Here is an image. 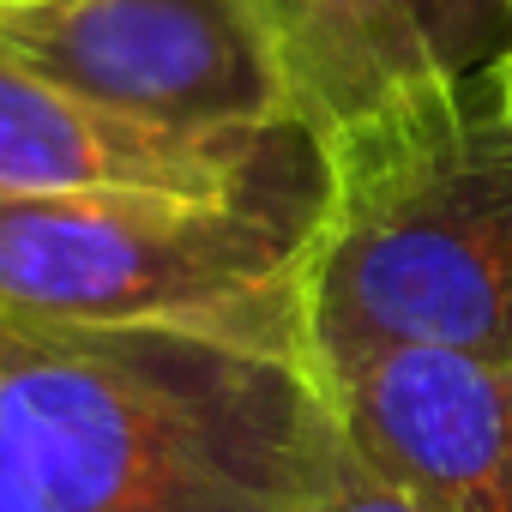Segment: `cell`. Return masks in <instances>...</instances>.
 <instances>
[{
	"label": "cell",
	"instance_id": "cell-1",
	"mask_svg": "<svg viewBox=\"0 0 512 512\" xmlns=\"http://www.w3.org/2000/svg\"><path fill=\"white\" fill-rule=\"evenodd\" d=\"M332 452L296 338L0 308V512H302Z\"/></svg>",
	"mask_w": 512,
	"mask_h": 512
},
{
	"label": "cell",
	"instance_id": "cell-2",
	"mask_svg": "<svg viewBox=\"0 0 512 512\" xmlns=\"http://www.w3.org/2000/svg\"><path fill=\"white\" fill-rule=\"evenodd\" d=\"M302 272L314 374L374 350L512 362V61L326 139Z\"/></svg>",
	"mask_w": 512,
	"mask_h": 512
},
{
	"label": "cell",
	"instance_id": "cell-3",
	"mask_svg": "<svg viewBox=\"0 0 512 512\" xmlns=\"http://www.w3.org/2000/svg\"><path fill=\"white\" fill-rule=\"evenodd\" d=\"M326 151L284 121L223 193H67L0 205V308L97 326H217L302 344Z\"/></svg>",
	"mask_w": 512,
	"mask_h": 512
},
{
	"label": "cell",
	"instance_id": "cell-4",
	"mask_svg": "<svg viewBox=\"0 0 512 512\" xmlns=\"http://www.w3.org/2000/svg\"><path fill=\"white\" fill-rule=\"evenodd\" d=\"M0 49L97 109L175 133L290 121L266 0H0Z\"/></svg>",
	"mask_w": 512,
	"mask_h": 512
},
{
	"label": "cell",
	"instance_id": "cell-5",
	"mask_svg": "<svg viewBox=\"0 0 512 512\" xmlns=\"http://www.w3.org/2000/svg\"><path fill=\"white\" fill-rule=\"evenodd\" d=\"M290 121L320 145L512 61V0H266Z\"/></svg>",
	"mask_w": 512,
	"mask_h": 512
},
{
	"label": "cell",
	"instance_id": "cell-6",
	"mask_svg": "<svg viewBox=\"0 0 512 512\" xmlns=\"http://www.w3.org/2000/svg\"><path fill=\"white\" fill-rule=\"evenodd\" d=\"M320 386L350 452L422 512H512V362L374 350Z\"/></svg>",
	"mask_w": 512,
	"mask_h": 512
},
{
	"label": "cell",
	"instance_id": "cell-7",
	"mask_svg": "<svg viewBox=\"0 0 512 512\" xmlns=\"http://www.w3.org/2000/svg\"><path fill=\"white\" fill-rule=\"evenodd\" d=\"M266 133H175L31 73L19 55L0 49V205L19 199H67V193H223L235 187L260 151Z\"/></svg>",
	"mask_w": 512,
	"mask_h": 512
},
{
	"label": "cell",
	"instance_id": "cell-8",
	"mask_svg": "<svg viewBox=\"0 0 512 512\" xmlns=\"http://www.w3.org/2000/svg\"><path fill=\"white\" fill-rule=\"evenodd\" d=\"M302 512H422V506H416L410 494H398L380 470H368V464L350 452V440L338 434V452H332L320 488L302 500Z\"/></svg>",
	"mask_w": 512,
	"mask_h": 512
}]
</instances>
